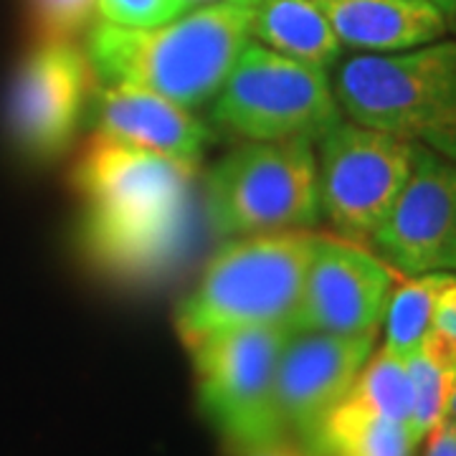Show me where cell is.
<instances>
[{"label": "cell", "mask_w": 456, "mask_h": 456, "mask_svg": "<svg viewBox=\"0 0 456 456\" xmlns=\"http://www.w3.org/2000/svg\"><path fill=\"white\" fill-rule=\"evenodd\" d=\"M196 167L97 132L71 175L86 256L119 279L167 269L185 244Z\"/></svg>", "instance_id": "cell-1"}, {"label": "cell", "mask_w": 456, "mask_h": 456, "mask_svg": "<svg viewBox=\"0 0 456 456\" xmlns=\"http://www.w3.org/2000/svg\"><path fill=\"white\" fill-rule=\"evenodd\" d=\"M261 0H211L152 28L97 23L86 56L99 79L132 84L196 110L218 94L251 38Z\"/></svg>", "instance_id": "cell-2"}, {"label": "cell", "mask_w": 456, "mask_h": 456, "mask_svg": "<svg viewBox=\"0 0 456 456\" xmlns=\"http://www.w3.org/2000/svg\"><path fill=\"white\" fill-rule=\"evenodd\" d=\"M317 233L277 231L239 236L206 264L175 312L185 350L236 327H294Z\"/></svg>", "instance_id": "cell-3"}, {"label": "cell", "mask_w": 456, "mask_h": 456, "mask_svg": "<svg viewBox=\"0 0 456 456\" xmlns=\"http://www.w3.org/2000/svg\"><path fill=\"white\" fill-rule=\"evenodd\" d=\"M332 89L353 122L456 160V41L355 56Z\"/></svg>", "instance_id": "cell-4"}, {"label": "cell", "mask_w": 456, "mask_h": 456, "mask_svg": "<svg viewBox=\"0 0 456 456\" xmlns=\"http://www.w3.org/2000/svg\"><path fill=\"white\" fill-rule=\"evenodd\" d=\"M206 211L213 231L226 239L314 226L322 203L312 142L246 140L213 165Z\"/></svg>", "instance_id": "cell-5"}, {"label": "cell", "mask_w": 456, "mask_h": 456, "mask_svg": "<svg viewBox=\"0 0 456 456\" xmlns=\"http://www.w3.org/2000/svg\"><path fill=\"white\" fill-rule=\"evenodd\" d=\"M213 99V122L248 142H317L342 122L327 69L264 44H246Z\"/></svg>", "instance_id": "cell-6"}, {"label": "cell", "mask_w": 456, "mask_h": 456, "mask_svg": "<svg viewBox=\"0 0 456 456\" xmlns=\"http://www.w3.org/2000/svg\"><path fill=\"white\" fill-rule=\"evenodd\" d=\"M287 335L289 327H236L188 347L198 403L233 456L289 436L277 398L279 358Z\"/></svg>", "instance_id": "cell-7"}, {"label": "cell", "mask_w": 456, "mask_h": 456, "mask_svg": "<svg viewBox=\"0 0 456 456\" xmlns=\"http://www.w3.org/2000/svg\"><path fill=\"white\" fill-rule=\"evenodd\" d=\"M320 203L338 236L370 244L416 160V142L358 122H338L320 140Z\"/></svg>", "instance_id": "cell-8"}, {"label": "cell", "mask_w": 456, "mask_h": 456, "mask_svg": "<svg viewBox=\"0 0 456 456\" xmlns=\"http://www.w3.org/2000/svg\"><path fill=\"white\" fill-rule=\"evenodd\" d=\"M92 61L74 41H44L8 92V132L28 158L53 160L74 142L86 110Z\"/></svg>", "instance_id": "cell-9"}, {"label": "cell", "mask_w": 456, "mask_h": 456, "mask_svg": "<svg viewBox=\"0 0 456 456\" xmlns=\"http://www.w3.org/2000/svg\"><path fill=\"white\" fill-rule=\"evenodd\" d=\"M401 277L362 244L317 233L292 330L378 335Z\"/></svg>", "instance_id": "cell-10"}, {"label": "cell", "mask_w": 456, "mask_h": 456, "mask_svg": "<svg viewBox=\"0 0 456 456\" xmlns=\"http://www.w3.org/2000/svg\"><path fill=\"white\" fill-rule=\"evenodd\" d=\"M456 241V160L416 145L406 185L375 231L380 259L403 277L446 269Z\"/></svg>", "instance_id": "cell-11"}, {"label": "cell", "mask_w": 456, "mask_h": 456, "mask_svg": "<svg viewBox=\"0 0 456 456\" xmlns=\"http://www.w3.org/2000/svg\"><path fill=\"white\" fill-rule=\"evenodd\" d=\"M373 350L375 335L289 330L279 358L277 398L294 439H312L322 419L353 388Z\"/></svg>", "instance_id": "cell-12"}, {"label": "cell", "mask_w": 456, "mask_h": 456, "mask_svg": "<svg viewBox=\"0 0 456 456\" xmlns=\"http://www.w3.org/2000/svg\"><path fill=\"white\" fill-rule=\"evenodd\" d=\"M97 132L183 163L200 160L208 130L188 107L132 84H102L94 94Z\"/></svg>", "instance_id": "cell-13"}, {"label": "cell", "mask_w": 456, "mask_h": 456, "mask_svg": "<svg viewBox=\"0 0 456 456\" xmlns=\"http://www.w3.org/2000/svg\"><path fill=\"white\" fill-rule=\"evenodd\" d=\"M342 46L398 53L446 36L449 20L431 0H314Z\"/></svg>", "instance_id": "cell-14"}, {"label": "cell", "mask_w": 456, "mask_h": 456, "mask_svg": "<svg viewBox=\"0 0 456 456\" xmlns=\"http://www.w3.org/2000/svg\"><path fill=\"white\" fill-rule=\"evenodd\" d=\"M251 36L266 49L327 69L342 44L314 0H261Z\"/></svg>", "instance_id": "cell-15"}, {"label": "cell", "mask_w": 456, "mask_h": 456, "mask_svg": "<svg viewBox=\"0 0 456 456\" xmlns=\"http://www.w3.org/2000/svg\"><path fill=\"white\" fill-rule=\"evenodd\" d=\"M305 446L314 456H413L419 441L408 424L342 398Z\"/></svg>", "instance_id": "cell-16"}, {"label": "cell", "mask_w": 456, "mask_h": 456, "mask_svg": "<svg viewBox=\"0 0 456 456\" xmlns=\"http://www.w3.org/2000/svg\"><path fill=\"white\" fill-rule=\"evenodd\" d=\"M449 272H426L413 277H401L393 287L388 307H386V342L388 350L398 358L408 360L434 327V310L441 287L446 284Z\"/></svg>", "instance_id": "cell-17"}, {"label": "cell", "mask_w": 456, "mask_h": 456, "mask_svg": "<svg viewBox=\"0 0 456 456\" xmlns=\"http://www.w3.org/2000/svg\"><path fill=\"white\" fill-rule=\"evenodd\" d=\"M345 398L378 416L411 426V380L406 360L383 347L378 353L373 350Z\"/></svg>", "instance_id": "cell-18"}, {"label": "cell", "mask_w": 456, "mask_h": 456, "mask_svg": "<svg viewBox=\"0 0 456 456\" xmlns=\"http://www.w3.org/2000/svg\"><path fill=\"white\" fill-rule=\"evenodd\" d=\"M191 11L188 0H97L104 23L122 28H152Z\"/></svg>", "instance_id": "cell-19"}, {"label": "cell", "mask_w": 456, "mask_h": 456, "mask_svg": "<svg viewBox=\"0 0 456 456\" xmlns=\"http://www.w3.org/2000/svg\"><path fill=\"white\" fill-rule=\"evenodd\" d=\"M33 13L44 41H74L89 28L97 0H33Z\"/></svg>", "instance_id": "cell-20"}, {"label": "cell", "mask_w": 456, "mask_h": 456, "mask_svg": "<svg viewBox=\"0 0 456 456\" xmlns=\"http://www.w3.org/2000/svg\"><path fill=\"white\" fill-rule=\"evenodd\" d=\"M441 335L456 340V274L452 272L446 284L441 287L439 299H436V310H434V327Z\"/></svg>", "instance_id": "cell-21"}, {"label": "cell", "mask_w": 456, "mask_h": 456, "mask_svg": "<svg viewBox=\"0 0 456 456\" xmlns=\"http://www.w3.org/2000/svg\"><path fill=\"white\" fill-rule=\"evenodd\" d=\"M424 456H456V424L454 421H441L436 428L426 434Z\"/></svg>", "instance_id": "cell-22"}, {"label": "cell", "mask_w": 456, "mask_h": 456, "mask_svg": "<svg viewBox=\"0 0 456 456\" xmlns=\"http://www.w3.org/2000/svg\"><path fill=\"white\" fill-rule=\"evenodd\" d=\"M236 456H314L302 444L299 439H292V436H279L274 441H266V444H259L254 449H246L241 454Z\"/></svg>", "instance_id": "cell-23"}, {"label": "cell", "mask_w": 456, "mask_h": 456, "mask_svg": "<svg viewBox=\"0 0 456 456\" xmlns=\"http://www.w3.org/2000/svg\"><path fill=\"white\" fill-rule=\"evenodd\" d=\"M431 3H434V5L439 8L441 13L446 16V20H449V18L456 13V0H431Z\"/></svg>", "instance_id": "cell-24"}, {"label": "cell", "mask_w": 456, "mask_h": 456, "mask_svg": "<svg viewBox=\"0 0 456 456\" xmlns=\"http://www.w3.org/2000/svg\"><path fill=\"white\" fill-rule=\"evenodd\" d=\"M446 421H454L456 424V386L452 391V398H449V408H446Z\"/></svg>", "instance_id": "cell-25"}, {"label": "cell", "mask_w": 456, "mask_h": 456, "mask_svg": "<svg viewBox=\"0 0 456 456\" xmlns=\"http://www.w3.org/2000/svg\"><path fill=\"white\" fill-rule=\"evenodd\" d=\"M446 269H452L456 274V241H454V248H452V254H449V261H446Z\"/></svg>", "instance_id": "cell-26"}, {"label": "cell", "mask_w": 456, "mask_h": 456, "mask_svg": "<svg viewBox=\"0 0 456 456\" xmlns=\"http://www.w3.org/2000/svg\"><path fill=\"white\" fill-rule=\"evenodd\" d=\"M449 28H452V33L456 36V13L452 18H449Z\"/></svg>", "instance_id": "cell-27"}, {"label": "cell", "mask_w": 456, "mask_h": 456, "mask_svg": "<svg viewBox=\"0 0 456 456\" xmlns=\"http://www.w3.org/2000/svg\"><path fill=\"white\" fill-rule=\"evenodd\" d=\"M203 3H211V0H188L191 8H193V5H203Z\"/></svg>", "instance_id": "cell-28"}]
</instances>
